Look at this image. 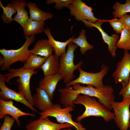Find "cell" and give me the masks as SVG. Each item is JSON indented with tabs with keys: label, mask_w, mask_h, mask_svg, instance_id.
<instances>
[{
	"label": "cell",
	"mask_w": 130,
	"mask_h": 130,
	"mask_svg": "<svg viewBox=\"0 0 130 130\" xmlns=\"http://www.w3.org/2000/svg\"><path fill=\"white\" fill-rule=\"evenodd\" d=\"M126 27L130 30V15L127 14L122 16L119 18Z\"/></svg>",
	"instance_id": "obj_33"
},
{
	"label": "cell",
	"mask_w": 130,
	"mask_h": 130,
	"mask_svg": "<svg viewBox=\"0 0 130 130\" xmlns=\"http://www.w3.org/2000/svg\"><path fill=\"white\" fill-rule=\"evenodd\" d=\"M121 33L120 38L116 44L117 47L130 50V30L124 27Z\"/></svg>",
	"instance_id": "obj_26"
},
{
	"label": "cell",
	"mask_w": 130,
	"mask_h": 130,
	"mask_svg": "<svg viewBox=\"0 0 130 130\" xmlns=\"http://www.w3.org/2000/svg\"><path fill=\"white\" fill-rule=\"evenodd\" d=\"M36 92L32 95L34 106L42 112L51 108L54 104L46 91L39 87L36 88Z\"/></svg>",
	"instance_id": "obj_15"
},
{
	"label": "cell",
	"mask_w": 130,
	"mask_h": 130,
	"mask_svg": "<svg viewBox=\"0 0 130 130\" xmlns=\"http://www.w3.org/2000/svg\"><path fill=\"white\" fill-rule=\"evenodd\" d=\"M4 119V121L0 130H11L15 120L12 117H10L8 115H6Z\"/></svg>",
	"instance_id": "obj_30"
},
{
	"label": "cell",
	"mask_w": 130,
	"mask_h": 130,
	"mask_svg": "<svg viewBox=\"0 0 130 130\" xmlns=\"http://www.w3.org/2000/svg\"><path fill=\"white\" fill-rule=\"evenodd\" d=\"M73 0H48L46 1V3L50 4L54 3H55V8L60 10L64 7L68 8L70 5L72 3Z\"/></svg>",
	"instance_id": "obj_29"
},
{
	"label": "cell",
	"mask_w": 130,
	"mask_h": 130,
	"mask_svg": "<svg viewBox=\"0 0 130 130\" xmlns=\"http://www.w3.org/2000/svg\"><path fill=\"white\" fill-rule=\"evenodd\" d=\"M27 3L25 0H13L10 3L16 11L17 14L13 18V20L17 22L22 27L29 18L28 13L25 8Z\"/></svg>",
	"instance_id": "obj_17"
},
{
	"label": "cell",
	"mask_w": 130,
	"mask_h": 130,
	"mask_svg": "<svg viewBox=\"0 0 130 130\" xmlns=\"http://www.w3.org/2000/svg\"><path fill=\"white\" fill-rule=\"evenodd\" d=\"M0 7L2 9L3 12L1 17L4 23L6 24L10 23L13 20L12 16L16 13L15 9L12 6L10 3H8L6 6L2 5L0 0Z\"/></svg>",
	"instance_id": "obj_28"
},
{
	"label": "cell",
	"mask_w": 130,
	"mask_h": 130,
	"mask_svg": "<svg viewBox=\"0 0 130 130\" xmlns=\"http://www.w3.org/2000/svg\"><path fill=\"white\" fill-rule=\"evenodd\" d=\"M129 128L130 129V125H129Z\"/></svg>",
	"instance_id": "obj_35"
},
{
	"label": "cell",
	"mask_w": 130,
	"mask_h": 130,
	"mask_svg": "<svg viewBox=\"0 0 130 130\" xmlns=\"http://www.w3.org/2000/svg\"><path fill=\"white\" fill-rule=\"evenodd\" d=\"M60 93V102L64 107H75L73 102L80 95L72 87H65L58 89Z\"/></svg>",
	"instance_id": "obj_19"
},
{
	"label": "cell",
	"mask_w": 130,
	"mask_h": 130,
	"mask_svg": "<svg viewBox=\"0 0 130 130\" xmlns=\"http://www.w3.org/2000/svg\"><path fill=\"white\" fill-rule=\"evenodd\" d=\"M111 105L114 115L113 120L117 126L120 130H128L130 122V98L120 102L114 101Z\"/></svg>",
	"instance_id": "obj_8"
},
{
	"label": "cell",
	"mask_w": 130,
	"mask_h": 130,
	"mask_svg": "<svg viewBox=\"0 0 130 130\" xmlns=\"http://www.w3.org/2000/svg\"><path fill=\"white\" fill-rule=\"evenodd\" d=\"M78 47L70 42L68 45L66 52L60 57L58 73L62 76L64 82L66 83L75 78L74 72L81 67L83 63L82 61H80L76 65L74 62V52Z\"/></svg>",
	"instance_id": "obj_5"
},
{
	"label": "cell",
	"mask_w": 130,
	"mask_h": 130,
	"mask_svg": "<svg viewBox=\"0 0 130 130\" xmlns=\"http://www.w3.org/2000/svg\"><path fill=\"white\" fill-rule=\"evenodd\" d=\"M73 103L82 105L85 108L84 112L77 117L76 120L78 122H80L83 119L90 116L101 117L106 122L113 119L114 113L93 97L80 95Z\"/></svg>",
	"instance_id": "obj_1"
},
{
	"label": "cell",
	"mask_w": 130,
	"mask_h": 130,
	"mask_svg": "<svg viewBox=\"0 0 130 130\" xmlns=\"http://www.w3.org/2000/svg\"><path fill=\"white\" fill-rule=\"evenodd\" d=\"M62 130H72L71 129L68 128H66L62 129Z\"/></svg>",
	"instance_id": "obj_34"
},
{
	"label": "cell",
	"mask_w": 130,
	"mask_h": 130,
	"mask_svg": "<svg viewBox=\"0 0 130 130\" xmlns=\"http://www.w3.org/2000/svg\"><path fill=\"white\" fill-rule=\"evenodd\" d=\"M86 31L82 29L79 33V36L76 38H74L71 42L75 44L79 47L81 53L84 55L87 51L91 50L94 47L92 45L88 42L87 37L85 35Z\"/></svg>",
	"instance_id": "obj_24"
},
{
	"label": "cell",
	"mask_w": 130,
	"mask_h": 130,
	"mask_svg": "<svg viewBox=\"0 0 130 130\" xmlns=\"http://www.w3.org/2000/svg\"><path fill=\"white\" fill-rule=\"evenodd\" d=\"M44 25V21H36L29 18L22 27L25 37L41 33L43 31Z\"/></svg>",
	"instance_id": "obj_22"
},
{
	"label": "cell",
	"mask_w": 130,
	"mask_h": 130,
	"mask_svg": "<svg viewBox=\"0 0 130 130\" xmlns=\"http://www.w3.org/2000/svg\"><path fill=\"white\" fill-rule=\"evenodd\" d=\"M74 110L73 108L67 106L62 108L58 104H54L52 107L44 112H38L42 117H52L56 118L59 124L68 123L74 127L76 130H87L80 122H76L72 119L70 112Z\"/></svg>",
	"instance_id": "obj_7"
},
{
	"label": "cell",
	"mask_w": 130,
	"mask_h": 130,
	"mask_svg": "<svg viewBox=\"0 0 130 130\" xmlns=\"http://www.w3.org/2000/svg\"><path fill=\"white\" fill-rule=\"evenodd\" d=\"M47 58L31 54L24 65L21 68L23 69L34 70L40 68L45 62Z\"/></svg>",
	"instance_id": "obj_25"
},
{
	"label": "cell",
	"mask_w": 130,
	"mask_h": 130,
	"mask_svg": "<svg viewBox=\"0 0 130 130\" xmlns=\"http://www.w3.org/2000/svg\"><path fill=\"white\" fill-rule=\"evenodd\" d=\"M73 127L68 123H55L51 121L47 117L43 118L40 116L39 119L28 123L25 128L26 130H60Z\"/></svg>",
	"instance_id": "obj_12"
},
{
	"label": "cell",
	"mask_w": 130,
	"mask_h": 130,
	"mask_svg": "<svg viewBox=\"0 0 130 130\" xmlns=\"http://www.w3.org/2000/svg\"><path fill=\"white\" fill-rule=\"evenodd\" d=\"M130 54L128 51L124 50L123 56L118 62L115 70L113 72L112 77L116 84H121L122 88L128 84L130 78Z\"/></svg>",
	"instance_id": "obj_10"
},
{
	"label": "cell",
	"mask_w": 130,
	"mask_h": 130,
	"mask_svg": "<svg viewBox=\"0 0 130 130\" xmlns=\"http://www.w3.org/2000/svg\"><path fill=\"white\" fill-rule=\"evenodd\" d=\"M8 71V73L3 74L6 78V82L9 83L13 78L18 77L16 79V81L18 83V92L23 95L33 106H34L30 89V82L32 76L37 73V72L34 70L24 69L21 68L18 69H9Z\"/></svg>",
	"instance_id": "obj_3"
},
{
	"label": "cell",
	"mask_w": 130,
	"mask_h": 130,
	"mask_svg": "<svg viewBox=\"0 0 130 130\" xmlns=\"http://www.w3.org/2000/svg\"><path fill=\"white\" fill-rule=\"evenodd\" d=\"M59 58L55 54L48 58L41 66L44 76L54 75L58 73L59 69Z\"/></svg>",
	"instance_id": "obj_23"
},
{
	"label": "cell",
	"mask_w": 130,
	"mask_h": 130,
	"mask_svg": "<svg viewBox=\"0 0 130 130\" xmlns=\"http://www.w3.org/2000/svg\"><path fill=\"white\" fill-rule=\"evenodd\" d=\"M109 70V67L104 64L101 65L100 71L96 73L86 72L80 67L78 69L79 73L78 77L67 83L65 85L66 87H70L75 84L79 83L91 85L96 88H104L105 85L103 84V79Z\"/></svg>",
	"instance_id": "obj_6"
},
{
	"label": "cell",
	"mask_w": 130,
	"mask_h": 130,
	"mask_svg": "<svg viewBox=\"0 0 130 130\" xmlns=\"http://www.w3.org/2000/svg\"><path fill=\"white\" fill-rule=\"evenodd\" d=\"M114 11L112 12L114 18L117 19L128 13H130V0H126L124 4L116 1L113 6Z\"/></svg>",
	"instance_id": "obj_27"
},
{
	"label": "cell",
	"mask_w": 130,
	"mask_h": 130,
	"mask_svg": "<svg viewBox=\"0 0 130 130\" xmlns=\"http://www.w3.org/2000/svg\"><path fill=\"white\" fill-rule=\"evenodd\" d=\"M73 88L80 94H82L98 99V101L106 107L109 110H112L111 103L115 101L114 90L111 86L106 85L101 88H96L90 85L86 86L77 83L72 85Z\"/></svg>",
	"instance_id": "obj_4"
},
{
	"label": "cell",
	"mask_w": 130,
	"mask_h": 130,
	"mask_svg": "<svg viewBox=\"0 0 130 130\" xmlns=\"http://www.w3.org/2000/svg\"><path fill=\"white\" fill-rule=\"evenodd\" d=\"M6 78L0 74V98L4 100L10 99L21 103L31 110L37 112L35 109L27 100L24 96L8 88L5 84Z\"/></svg>",
	"instance_id": "obj_11"
},
{
	"label": "cell",
	"mask_w": 130,
	"mask_h": 130,
	"mask_svg": "<svg viewBox=\"0 0 130 130\" xmlns=\"http://www.w3.org/2000/svg\"><path fill=\"white\" fill-rule=\"evenodd\" d=\"M86 26L91 28L94 27L97 29L101 33L104 42L108 46V49L112 57H115L116 55V52L117 48L116 45L119 39L118 35L114 34L111 36H109L101 27L104 21L101 20H98L95 23H92L86 20L82 21Z\"/></svg>",
	"instance_id": "obj_13"
},
{
	"label": "cell",
	"mask_w": 130,
	"mask_h": 130,
	"mask_svg": "<svg viewBox=\"0 0 130 130\" xmlns=\"http://www.w3.org/2000/svg\"><path fill=\"white\" fill-rule=\"evenodd\" d=\"M43 31L46 35L49 43L51 46L55 54L58 57H60L66 52V47L72 40L75 37L73 35L65 42H61L56 40L52 36L50 29L48 27L44 29Z\"/></svg>",
	"instance_id": "obj_18"
},
{
	"label": "cell",
	"mask_w": 130,
	"mask_h": 130,
	"mask_svg": "<svg viewBox=\"0 0 130 130\" xmlns=\"http://www.w3.org/2000/svg\"><path fill=\"white\" fill-rule=\"evenodd\" d=\"M68 8L70 15L78 21L86 20L94 23L98 20L94 16L93 8L81 0H73Z\"/></svg>",
	"instance_id": "obj_9"
},
{
	"label": "cell",
	"mask_w": 130,
	"mask_h": 130,
	"mask_svg": "<svg viewBox=\"0 0 130 130\" xmlns=\"http://www.w3.org/2000/svg\"><path fill=\"white\" fill-rule=\"evenodd\" d=\"M6 115H9L13 117L18 126L20 124L19 120L20 117L23 116L28 115L35 117L34 114L26 113L23 112L21 110L16 107L13 104L12 100L6 101L1 99H0V119L2 120Z\"/></svg>",
	"instance_id": "obj_14"
},
{
	"label": "cell",
	"mask_w": 130,
	"mask_h": 130,
	"mask_svg": "<svg viewBox=\"0 0 130 130\" xmlns=\"http://www.w3.org/2000/svg\"><path fill=\"white\" fill-rule=\"evenodd\" d=\"M53 49L48 40L39 39L30 50L31 54L48 58L52 55Z\"/></svg>",
	"instance_id": "obj_20"
},
{
	"label": "cell",
	"mask_w": 130,
	"mask_h": 130,
	"mask_svg": "<svg viewBox=\"0 0 130 130\" xmlns=\"http://www.w3.org/2000/svg\"><path fill=\"white\" fill-rule=\"evenodd\" d=\"M24 38L26 39L25 42L18 49L6 50L3 48L0 50V53L4 59V63L0 67L2 71L8 70L12 64L17 61L25 63L31 56V54L28 47L34 41L35 36L33 35Z\"/></svg>",
	"instance_id": "obj_2"
},
{
	"label": "cell",
	"mask_w": 130,
	"mask_h": 130,
	"mask_svg": "<svg viewBox=\"0 0 130 130\" xmlns=\"http://www.w3.org/2000/svg\"><path fill=\"white\" fill-rule=\"evenodd\" d=\"M27 6L29 10V18L32 20L45 21L48 19H52L53 17L52 13L43 11L34 3L28 1Z\"/></svg>",
	"instance_id": "obj_21"
},
{
	"label": "cell",
	"mask_w": 130,
	"mask_h": 130,
	"mask_svg": "<svg viewBox=\"0 0 130 130\" xmlns=\"http://www.w3.org/2000/svg\"><path fill=\"white\" fill-rule=\"evenodd\" d=\"M109 23L114 31L118 33H121L125 27L123 23L118 19L110 20Z\"/></svg>",
	"instance_id": "obj_31"
},
{
	"label": "cell",
	"mask_w": 130,
	"mask_h": 130,
	"mask_svg": "<svg viewBox=\"0 0 130 130\" xmlns=\"http://www.w3.org/2000/svg\"><path fill=\"white\" fill-rule=\"evenodd\" d=\"M63 79V76L59 73L44 76V78L39 81V87L46 91L52 100L58 83Z\"/></svg>",
	"instance_id": "obj_16"
},
{
	"label": "cell",
	"mask_w": 130,
	"mask_h": 130,
	"mask_svg": "<svg viewBox=\"0 0 130 130\" xmlns=\"http://www.w3.org/2000/svg\"><path fill=\"white\" fill-rule=\"evenodd\" d=\"M119 94L122 96L123 100L130 98V77L128 84L125 87L122 88Z\"/></svg>",
	"instance_id": "obj_32"
}]
</instances>
